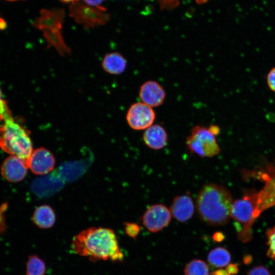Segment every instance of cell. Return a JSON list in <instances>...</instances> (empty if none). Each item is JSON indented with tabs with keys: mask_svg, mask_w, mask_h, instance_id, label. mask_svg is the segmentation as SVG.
<instances>
[{
	"mask_svg": "<svg viewBox=\"0 0 275 275\" xmlns=\"http://www.w3.org/2000/svg\"><path fill=\"white\" fill-rule=\"evenodd\" d=\"M231 260L230 253L223 247H218L212 250L208 255L209 263L215 267H225L229 264Z\"/></svg>",
	"mask_w": 275,
	"mask_h": 275,
	"instance_id": "18",
	"label": "cell"
},
{
	"mask_svg": "<svg viewBox=\"0 0 275 275\" xmlns=\"http://www.w3.org/2000/svg\"><path fill=\"white\" fill-rule=\"evenodd\" d=\"M266 81L269 88L275 92V67L272 68L268 73Z\"/></svg>",
	"mask_w": 275,
	"mask_h": 275,
	"instance_id": "24",
	"label": "cell"
},
{
	"mask_svg": "<svg viewBox=\"0 0 275 275\" xmlns=\"http://www.w3.org/2000/svg\"><path fill=\"white\" fill-rule=\"evenodd\" d=\"M6 1H18V0H6Z\"/></svg>",
	"mask_w": 275,
	"mask_h": 275,
	"instance_id": "34",
	"label": "cell"
},
{
	"mask_svg": "<svg viewBox=\"0 0 275 275\" xmlns=\"http://www.w3.org/2000/svg\"><path fill=\"white\" fill-rule=\"evenodd\" d=\"M71 249L76 254L87 257L91 261L120 262L123 259L116 234L106 228L93 227L81 231L73 238Z\"/></svg>",
	"mask_w": 275,
	"mask_h": 275,
	"instance_id": "1",
	"label": "cell"
},
{
	"mask_svg": "<svg viewBox=\"0 0 275 275\" xmlns=\"http://www.w3.org/2000/svg\"><path fill=\"white\" fill-rule=\"evenodd\" d=\"M211 275H231L226 269H218L213 271Z\"/></svg>",
	"mask_w": 275,
	"mask_h": 275,
	"instance_id": "28",
	"label": "cell"
},
{
	"mask_svg": "<svg viewBox=\"0 0 275 275\" xmlns=\"http://www.w3.org/2000/svg\"><path fill=\"white\" fill-rule=\"evenodd\" d=\"M6 25V22L5 20L0 17V29H3Z\"/></svg>",
	"mask_w": 275,
	"mask_h": 275,
	"instance_id": "30",
	"label": "cell"
},
{
	"mask_svg": "<svg viewBox=\"0 0 275 275\" xmlns=\"http://www.w3.org/2000/svg\"><path fill=\"white\" fill-rule=\"evenodd\" d=\"M145 144L154 150L163 148L167 144L168 135L164 128L159 124H152L145 130L143 135Z\"/></svg>",
	"mask_w": 275,
	"mask_h": 275,
	"instance_id": "14",
	"label": "cell"
},
{
	"mask_svg": "<svg viewBox=\"0 0 275 275\" xmlns=\"http://www.w3.org/2000/svg\"><path fill=\"white\" fill-rule=\"evenodd\" d=\"M104 0H83L85 3L92 6H100Z\"/></svg>",
	"mask_w": 275,
	"mask_h": 275,
	"instance_id": "27",
	"label": "cell"
},
{
	"mask_svg": "<svg viewBox=\"0 0 275 275\" xmlns=\"http://www.w3.org/2000/svg\"><path fill=\"white\" fill-rule=\"evenodd\" d=\"M170 210L164 205H151L143 215V225L152 232H157L168 226L172 219Z\"/></svg>",
	"mask_w": 275,
	"mask_h": 275,
	"instance_id": "8",
	"label": "cell"
},
{
	"mask_svg": "<svg viewBox=\"0 0 275 275\" xmlns=\"http://www.w3.org/2000/svg\"><path fill=\"white\" fill-rule=\"evenodd\" d=\"M248 275H271V274L265 266L259 265L250 269L248 272Z\"/></svg>",
	"mask_w": 275,
	"mask_h": 275,
	"instance_id": "23",
	"label": "cell"
},
{
	"mask_svg": "<svg viewBox=\"0 0 275 275\" xmlns=\"http://www.w3.org/2000/svg\"><path fill=\"white\" fill-rule=\"evenodd\" d=\"M6 205L0 207V234L5 231L6 228V221L4 215V211L6 209Z\"/></svg>",
	"mask_w": 275,
	"mask_h": 275,
	"instance_id": "25",
	"label": "cell"
},
{
	"mask_svg": "<svg viewBox=\"0 0 275 275\" xmlns=\"http://www.w3.org/2000/svg\"><path fill=\"white\" fill-rule=\"evenodd\" d=\"M196 2H197L198 4H202L203 3H205V2H207L209 0H195Z\"/></svg>",
	"mask_w": 275,
	"mask_h": 275,
	"instance_id": "32",
	"label": "cell"
},
{
	"mask_svg": "<svg viewBox=\"0 0 275 275\" xmlns=\"http://www.w3.org/2000/svg\"><path fill=\"white\" fill-rule=\"evenodd\" d=\"M125 225L126 233L130 237L135 238L141 230L140 226L134 223H125Z\"/></svg>",
	"mask_w": 275,
	"mask_h": 275,
	"instance_id": "22",
	"label": "cell"
},
{
	"mask_svg": "<svg viewBox=\"0 0 275 275\" xmlns=\"http://www.w3.org/2000/svg\"><path fill=\"white\" fill-rule=\"evenodd\" d=\"M213 238L216 241H221L223 240L224 237L222 233L216 232L213 235Z\"/></svg>",
	"mask_w": 275,
	"mask_h": 275,
	"instance_id": "29",
	"label": "cell"
},
{
	"mask_svg": "<svg viewBox=\"0 0 275 275\" xmlns=\"http://www.w3.org/2000/svg\"><path fill=\"white\" fill-rule=\"evenodd\" d=\"M103 70L112 75H119L126 69L127 61L122 54L118 52L106 54L101 62Z\"/></svg>",
	"mask_w": 275,
	"mask_h": 275,
	"instance_id": "16",
	"label": "cell"
},
{
	"mask_svg": "<svg viewBox=\"0 0 275 275\" xmlns=\"http://www.w3.org/2000/svg\"><path fill=\"white\" fill-rule=\"evenodd\" d=\"M226 269L231 275H234L238 271V265L235 264H229Z\"/></svg>",
	"mask_w": 275,
	"mask_h": 275,
	"instance_id": "26",
	"label": "cell"
},
{
	"mask_svg": "<svg viewBox=\"0 0 275 275\" xmlns=\"http://www.w3.org/2000/svg\"><path fill=\"white\" fill-rule=\"evenodd\" d=\"M267 244L268 249L267 256L275 261V226L269 229L266 232Z\"/></svg>",
	"mask_w": 275,
	"mask_h": 275,
	"instance_id": "21",
	"label": "cell"
},
{
	"mask_svg": "<svg viewBox=\"0 0 275 275\" xmlns=\"http://www.w3.org/2000/svg\"><path fill=\"white\" fill-rule=\"evenodd\" d=\"M28 169L24 161L17 156L11 155L3 162L1 167V173L7 181L17 182L24 178Z\"/></svg>",
	"mask_w": 275,
	"mask_h": 275,
	"instance_id": "12",
	"label": "cell"
},
{
	"mask_svg": "<svg viewBox=\"0 0 275 275\" xmlns=\"http://www.w3.org/2000/svg\"><path fill=\"white\" fill-rule=\"evenodd\" d=\"M139 97L142 102L151 107H155L163 103L166 98V92L157 82L148 80L141 86Z\"/></svg>",
	"mask_w": 275,
	"mask_h": 275,
	"instance_id": "11",
	"label": "cell"
},
{
	"mask_svg": "<svg viewBox=\"0 0 275 275\" xmlns=\"http://www.w3.org/2000/svg\"><path fill=\"white\" fill-rule=\"evenodd\" d=\"M64 3H73L75 2L79 1V0H60Z\"/></svg>",
	"mask_w": 275,
	"mask_h": 275,
	"instance_id": "31",
	"label": "cell"
},
{
	"mask_svg": "<svg viewBox=\"0 0 275 275\" xmlns=\"http://www.w3.org/2000/svg\"><path fill=\"white\" fill-rule=\"evenodd\" d=\"M47 43V48L53 47L61 56L71 54V50L66 44L61 30H44L41 31Z\"/></svg>",
	"mask_w": 275,
	"mask_h": 275,
	"instance_id": "15",
	"label": "cell"
},
{
	"mask_svg": "<svg viewBox=\"0 0 275 275\" xmlns=\"http://www.w3.org/2000/svg\"><path fill=\"white\" fill-rule=\"evenodd\" d=\"M215 136L209 127L196 125L186 138V145L191 154H196L201 157H212L221 151Z\"/></svg>",
	"mask_w": 275,
	"mask_h": 275,
	"instance_id": "5",
	"label": "cell"
},
{
	"mask_svg": "<svg viewBox=\"0 0 275 275\" xmlns=\"http://www.w3.org/2000/svg\"><path fill=\"white\" fill-rule=\"evenodd\" d=\"M33 221L37 226L41 229L51 228L56 222L54 212L49 205L40 206L34 212Z\"/></svg>",
	"mask_w": 275,
	"mask_h": 275,
	"instance_id": "17",
	"label": "cell"
},
{
	"mask_svg": "<svg viewBox=\"0 0 275 275\" xmlns=\"http://www.w3.org/2000/svg\"><path fill=\"white\" fill-rule=\"evenodd\" d=\"M65 18L63 9H42L40 15L34 21L33 25L40 31L61 30Z\"/></svg>",
	"mask_w": 275,
	"mask_h": 275,
	"instance_id": "10",
	"label": "cell"
},
{
	"mask_svg": "<svg viewBox=\"0 0 275 275\" xmlns=\"http://www.w3.org/2000/svg\"><path fill=\"white\" fill-rule=\"evenodd\" d=\"M229 190L214 183L204 184L196 199V208L200 219L210 226H223L228 223L233 203Z\"/></svg>",
	"mask_w": 275,
	"mask_h": 275,
	"instance_id": "2",
	"label": "cell"
},
{
	"mask_svg": "<svg viewBox=\"0 0 275 275\" xmlns=\"http://www.w3.org/2000/svg\"><path fill=\"white\" fill-rule=\"evenodd\" d=\"M126 119L132 129L145 130L153 124L155 119V113L152 107L139 102L130 105Z\"/></svg>",
	"mask_w": 275,
	"mask_h": 275,
	"instance_id": "7",
	"label": "cell"
},
{
	"mask_svg": "<svg viewBox=\"0 0 275 275\" xmlns=\"http://www.w3.org/2000/svg\"><path fill=\"white\" fill-rule=\"evenodd\" d=\"M255 195H246L234 201L230 216L235 221L238 239L245 243L252 238V226L258 216Z\"/></svg>",
	"mask_w": 275,
	"mask_h": 275,
	"instance_id": "4",
	"label": "cell"
},
{
	"mask_svg": "<svg viewBox=\"0 0 275 275\" xmlns=\"http://www.w3.org/2000/svg\"><path fill=\"white\" fill-rule=\"evenodd\" d=\"M55 163V158L52 153L41 147L33 150L27 162V166L35 174L44 175L53 169Z\"/></svg>",
	"mask_w": 275,
	"mask_h": 275,
	"instance_id": "9",
	"label": "cell"
},
{
	"mask_svg": "<svg viewBox=\"0 0 275 275\" xmlns=\"http://www.w3.org/2000/svg\"><path fill=\"white\" fill-rule=\"evenodd\" d=\"M69 15L76 22L86 29L103 25L110 18L109 14L104 7L90 6L80 1L71 3Z\"/></svg>",
	"mask_w": 275,
	"mask_h": 275,
	"instance_id": "6",
	"label": "cell"
},
{
	"mask_svg": "<svg viewBox=\"0 0 275 275\" xmlns=\"http://www.w3.org/2000/svg\"><path fill=\"white\" fill-rule=\"evenodd\" d=\"M0 148L5 152L18 157L26 163L33 151L27 130L13 119L6 102H0Z\"/></svg>",
	"mask_w": 275,
	"mask_h": 275,
	"instance_id": "3",
	"label": "cell"
},
{
	"mask_svg": "<svg viewBox=\"0 0 275 275\" xmlns=\"http://www.w3.org/2000/svg\"><path fill=\"white\" fill-rule=\"evenodd\" d=\"M195 206L191 198L187 195L175 197L170 207L172 215L178 222L184 223L191 218Z\"/></svg>",
	"mask_w": 275,
	"mask_h": 275,
	"instance_id": "13",
	"label": "cell"
},
{
	"mask_svg": "<svg viewBox=\"0 0 275 275\" xmlns=\"http://www.w3.org/2000/svg\"><path fill=\"white\" fill-rule=\"evenodd\" d=\"M46 266L44 261L37 255H31L26 264V275H44Z\"/></svg>",
	"mask_w": 275,
	"mask_h": 275,
	"instance_id": "19",
	"label": "cell"
},
{
	"mask_svg": "<svg viewBox=\"0 0 275 275\" xmlns=\"http://www.w3.org/2000/svg\"><path fill=\"white\" fill-rule=\"evenodd\" d=\"M184 275H209V268L203 261L195 259L186 265Z\"/></svg>",
	"mask_w": 275,
	"mask_h": 275,
	"instance_id": "20",
	"label": "cell"
},
{
	"mask_svg": "<svg viewBox=\"0 0 275 275\" xmlns=\"http://www.w3.org/2000/svg\"><path fill=\"white\" fill-rule=\"evenodd\" d=\"M2 98V94L1 91L0 90V102L3 100Z\"/></svg>",
	"mask_w": 275,
	"mask_h": 275,
	"instance_id": "33",
	"label": "cell"
}]
</instances>
